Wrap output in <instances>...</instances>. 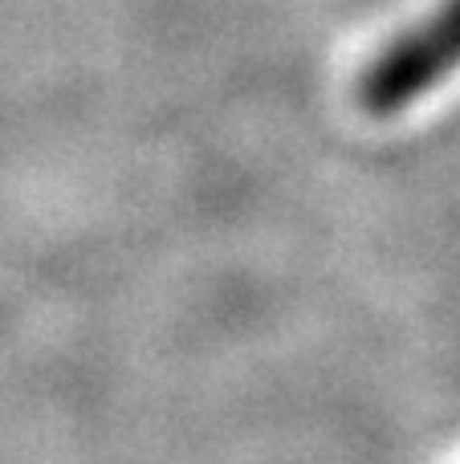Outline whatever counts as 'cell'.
Here are the masks:
<instances>
[{
    "label": "cell",
    "mask_w": 460,
    "mask_h": 464,
    "mask_svg": "<svg viewBox=\"0 0 460 464\" xmlns=\"http://www.w3.org/2000/svg\"><path fill=\"white\" fill-rule=\"evenodd\" d=\"M460 70V0H440L432 16L396 33L359 73L367 114H399Z\"/></svg>",
    "instance_id": "1"
}]
</instances>
